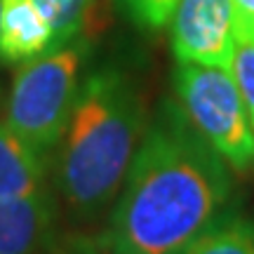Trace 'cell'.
<instances>
[{
	"mask_svg": "<svg viewBox=\"0 0 254 254\" xmlns=\"http://www.w3.org/2000/svg\"><path fill=\"white\" fill-rule=\"evenodd\" d=\"M231 75H233L238 90H240V97L245 101L250 123L254 127V38L236 36Z\"/></svg>",
	"mask_w": 254,
	"mask_h": 254,
	"instance_id": "cell-11",
	"label": "cell"
},
{
	"mask_svg": "<svg viewBox=\"0 0 254 254\" xmlns=\"http://www.w3.org/2000/svg\"><path fill=\"white\" fill-rule=\"evenodd\" d=\"M231 167L177 101L146 125L104 243L111 254H179L224 217Z\"/></svg>",
	"mask_w": 254,
	"mask_h": 254,
	"instance_id": "cell-1",
	"label": "cell"
},
{
	"mask_svg": "<svg viewBox=\"0 0 254 254\" xmlns=\"http://www.w3.org/2000/svg\"><path fill=\"white\" fill-rule=\"evenodd\" d=\"M43 254H111L104 240H94L87 236H64V238H52Z\"/></svg>",
	"mask_w": 254,
	"mask_h": 254,
	"instance_id": "cell-13",
	"label": "cell"
},
{
	"mask_svg": "<svg viewBox=\"0 0 254 254\" xmlns=\"http://www.w3.org/2000/svg\"><path fill=\"white\" fill-rule=\"evenodd\" d=\"M0 9H2V0H0Z\"/></svg>",
	"mask_w": 254,
	"mask_h": 254,
	"instance_id": "cell-15",
	"label": "cell"
},
{
	"mask_svg": "<svg viewBox=\"0 0 254 254\" xmlns=\"http://www.w3.org/2000/svg\"><path fill=\"white\" fill-rule=\"evenodd\" d=\"M179 0H123L127 17L144 28L165 26Z\"/></svg>",
	"mask_w": 254,
	"mask_h": 254,
	"instance_id": "cell-12",
	"label": "cell"
},
{
	"mask_svg": "<svg viewBox=\"0 0 254 254\" xmlns=\"http://www.w3.org/2000/svg\"><path fill=\"white\" fill-rule=\"evenodd\" d=\"M170 21L177 62L231 71L236 47L233 0H179Z\"/></svg>",
	"mask_w": 254,
	"mask_h": 254,
	"instance_id": "cell-5",
	"label": "cell"
},
{
	"mask_svg": "<svg viewBox=\"0 0 254 254\" xmlns=\"http://www.w3.org/2000/svg\"><path fill=\"white\" fill-rule=\"evenodd\" d=\"M236 5V36L254 38V0H233Z\"/></svg>",
	"mask_w": 254,
	"mask_h": 254,
	"instance_id": "cell-14",
	"label": "cell"
},
{
	"mask_svg": "<svg viewBox=\"0 0 254 254\" xmlns=\"http://www.w3.org/2000/svg\"><path fill=\"white\" fill-rule=\"evenodd\" d=\"M174 87L190 125L224 163L247 172L254 167V127L228 68L177 62Z\"/></svg>",
	"mask_w": 254,
	"mask_h": 254,
	"instance_id": "cell-4",
	"label": "cell"
},
{
	"mask_svg": "<svg viewBox=\"0 0 254 254\" xmlns=\"http://www.w3.org/2000/svg\"><path fill=\"white\" fill-rule=\"evenodd\" d=\"M82 55V45H64L28 59L14 75L7 125L38 153L50 155L66 132L80 85Z\"/></svg>",
	"mask_w": 254,
	"mask_h": 254,
	"instance_id": "cell-3",
	"label": "cell"
},
{
	"mask_svg": "<svg viewBox=\"0 0 254 254\" xmlns=\"http://www.w3.org/2000/svg\"><path fill=\"white\" fill-rule=\"evenodd\" d=\"M33 2L52 28V47L50 50H59V47L73 43L85 26V19L92 7V0H33Z\"/></svg>",
	"mask_w": 254,
	"mask_h": 254,
	"instance_id": "cell-10",
	"label": "cell"
},
{
	"mask_svg": "<svg viewBox=\"0 0 254 254\" xmlns=\"http://www.w3.org/2000/svg\"><path fill=\"white\" fill-rule=\"evenodd\" d=\"M52 47V28L33 0H2L0 9V57L28 62Z\"/></svg>",
	"mask_w": 254,
	"mask_h": 254,
	"instance_id": "cell-8",
	"label": "cell"
},
{
	"mask_svg": "<svg viewBox=\"0 0 254 254\" xmlns=\"http://www.w3.org/2000/svg\"><path fill=\"white\" fill-rule=\"evenodd\" d=\"M45 172L47 155L33 151L7 123H0V202L47 190Z\"/></svg>",
	"mask_w": 254,
	"mask_h": 254,
	"instance_id": "cell-7",
	"label": "cell"
},
{
	"mask_svg": "<svg viewBox=\"0 0 254 254\" xmlns=\"http://www.w3.org/2000/svg\"><path fill=\"white\" fill-rule=\"evenodd\" d=\"M179 254H254V221L221 217Z\"/></svg>",
	"mask_w": 254,
	"mask_h": 254,
	"instance_id": "cell-9",
	"label": "cell"
},
{
	"mask_svg": "<svg viewBox=\"0 0 254 254\" xmlns=\"http://www.w3.org/2000/svg\"><path fill=\"white\" fill-rule=\"evenodd\" d=\"M144 129L127 73L106 66L82 78L57 155V189L73 217L92 221L116 202Z\"/></svg>",
	"mask_w": 254,
	"mask_h": 254,
	"instance_id": "cell-2",
	"label": "cell"
},
{
	"mask_svg": "<svg viewBox=\"0 0 254 254\" xmlns=\"http://www.w3.org/2000/svg\"><path fill=\"white\" fill-rule=\"evenodd\" d=\"M57 202L43 190L38 195L0 202V254H40L52 240Z\"/></svg>",
	"mask_w": 254,
	"mask_h": 254,
	"instance_id": "cell-6",
	"label": "cell"
}]
</instances>
